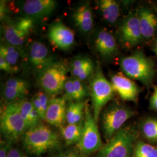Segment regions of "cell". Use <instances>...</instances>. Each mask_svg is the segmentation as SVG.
<instances>
[{"label": "cell", "mask_w": 157, "mask_h": 157, "mask_svg": "<svg viewBox=\"0 0 157 157\" xmlns=\"http://www.w3.org/2000/svg\"><path fill=\"white\" fill-rule=\"evenodd\" d=\"M99 8L104 19L111 23H115L120 15L119 6L114 0H101L98 2Z\"/></svg>", "instance_id": "obj_23"}, {"label": "cell", "mask_w": 157, "mask_h": 157, "mask_svg": "<svg viewBox=\"0 0 157 157\" xmlns=\"http://www.w3.org/2000/svg\"><path fill=\"white\" fill-rule=\"evenodd\" d=\"M67 66L64 62H52L39 74L40 87L48 95L60 93L67 80Z\"/></svg>", "instance_id": "obj_5"}, {"label": "cell", "mask_w": 157, "mask_h": 157, "mask_svg": "<svg viewBox=\"0 0 157 157\" xmlns=\"http://www.w3.org/2000/svg\"><path fill=\"white\" fill-rule=\"evenodd\" d=\"M29 61L30 65L38 74L54 62L46 45L40 41H34L29 50Z\"/></svg>", "instance_id": "obj_12"}, {"label": "cell", "mask_w": 157, "mask_h": 157, "mask_svg": "<svg viewBox=\"0 0 157 157\" xmlns=\"http://www.w3.org/2000/svg\"><path fill=\"white\" fill-rule=\"evenodd\" d=\"M0 128L6 140L16 142L23 136L28 130L19 110L17 102L7 105L1 115Z\"/></svg>", "instance_id": "obj_4"}, {"label": "cell", "mask_w": 157, "mask_h": 157, "mask_svg": "<svg viewBox=\"0 0 157 157\" xmlns=\"http://www.w3.org/2000/svg\"><path fill=\"white\" fill-rule=\"evenodd\" d=\"M154 52L155 53V54L157 56V47L154 49Z\"/></svg>", "instance_id": "obj_38"}, {"label": "cell", "mask_w": 157, "mask_h": 157, "mask_svg": "<svg viewBox=\"0 0 157 157\" xmlns=\"http://www.w3.org/2000/svg\"><path fill=\"white\" fill-rule=\"evenodd\" d=\"M119 36L127 47H133L140 42L143 36L138 17L132 15L125 19L119 29Z\"/></svg>", "instance_id": "obj_11"}, {"label": "cell", "mask_w": 157, "mask_h": 157, "mask_svg": "<svg viewBox=\"0 0 157 157\" xmlns=\"http://www.w3.org/2000/svg\"><path fill=\"white\" fill-rule=\"evenodd\" d=\"M121 67L124 73L130 77L149 85L155 76L154 64L141 52L125 56L121 61Z\"/></svg>", "instance_id": "obj_2"}, {"label": "cell", "mask_w": 157, "mask_h": 157, "mask_svg": "<svg viewBox=\"0 0 157 157\" xmlns=\"http://www.w3.org/2000/svg\"><path fill=\"white\" fill-rule=\"evenodd\" d=\"M29 87L28 83L22 78H10L4 84L3 97L9 104L21 100L28 94Z\"/></svg>", "instance_id": "obj_16"}, {"label": "cell", "mask_w": 157, "mask_h": 157, "mask_svg": "<svg viewBox=\"0 0 157 157\" xmlns=\"http://www.w3.org/2000/svg\"><path fill=\"white\" fill-rule=\"evenodd\" d=\"M76 146L78 151L87 155L98 151L103 146L97 122L87 104L85 107L82 135Z\"/></svg>", "instance_id": "obj_7"}, {"label": "cell", "mask_w": 157, "mask_h": 157, "mask_svg": "<svg viewBox=\"0 0 157 157\" xmlns=\"http://www.w3.org/2000/svg\"><path fill=\"white\" fill-rule=\"evenodd\" d=\"M0 69L1 71L7 73H13L16 72L17 71L16 69L12 67L6 59L1 56H0Z\"/></svg>", "instance_id": "obj_33"}, {"label": "cell", "mask_w": 157, "mask_h": 157, "mask_svg": "<svg viewBox=\"0 0 157 157\" xmlns=\"http://www.w3.org/2000/svg\"><path fill=\"white\" fill-rule=\"evenodd\" d=\"M75 85V101H83L86 95V90L81 80L73 78Z\"/></svg>", "instance_id": "obj_28"}, {"label": "cell", "mask_w": 157, "mask_h": 157, "mask_svg": "<svg viewBox=\"0 0 157 157\" xmlns=\"http://www.w3.org/2000/svg\"><path fill=\"white\" fill-rule=\"evenodd\" d=\"M6 157H27L19 148L12 147Z\"/></svg>", "instance_id": "obj_35"}, {"label": "cell", "mask_w": 157, "mask_h": 157, "mask_svg": "<svg viewBox=\"0 0 157 157\" xmlns=\"http://www.w3.org/2000/svg\"><path fill=\"white\" fill-rule=\"evenodd\" d=\"M95 49L104 57H109L116 54L118 50L116 40L111 34L106 30L100 32L95 41Z\"/></svg>", "instance_id": "obj_17"}, {"label": "cell", "mask_w": 157, "mask_h": 157, "mask_svg": "<svg viewBox=\"0 0 157 157\" xmlns=\"http://www.w3.org/2000/svg\"><path fill=\"white\" fill-rule=\"evenodd\" d=\"M111 83L114 91L117 92L123 100L134 101L137 99L139 92L137 86L123 74L118 73L113 75Z\"/></svg>", "instance_id": "obj_13"}, {"label": "cell", "mask_w": 157, "mask_h": 157, "mask_svg": "<svg viewBox=\"0 0 157 157\" xmlns=\"http://www.w3.org/2000/svg\"><path fill=\"white\" fill-rule=\"evenodd\" d=\"M83 122L78 124H67L59 127L62 137L67 145L78 143L82 135Z\"/></svg>", "instance_id": "obj_22"}, {"label": "cell", "mask_w": 157, "mask_h": 157, "mask_svg": "<svg viewBox=\"0 0 157 157\" xmlns=\"http://www.w3.org/2000/svg\"><path fill=\"white\" fill-rule=\"evenodd\" d=\"M150 104L152 108L157 111V87H155L151 97Z\"/></svg>", "instance_id": "obj_37"}, {"label": "cell", "mask_w": 157, "mask_h": 157, "mask_svg": "<svg viewBox=\"0 0 157 157\" xmlns=\"http://www.w3.org/2000/svg\"><path fill=\"white\" fill-rule=\"evenodd\" d=\"M137 17L143 37L146 39L151 37L157 30V17L150 10L142 8L139 12Z\"/></svg>", "instance_id": "obj_20"}, {"label": "cell", "mask_w": 157, "mask_h": 157, "mask_svg": "<svg viewBox=\"0 0 157 157\" xmlns=\"http://www.w3.org/2000/svg\"><path fill=\"white\" fill-rule=\"evenodd\" d=\"M0 56H2L12 67L17 70V63L19 59L20 52L17 47L10 44H1L0 47Z\"/></svg>", "instance_id": "obj_24"}, {"label": "cell", "mask_w": 157, "mask_h": 157, "mask_svg": "<svg viewBox=\"0 0 157 157\" xmlns=\"http://www.w3.org/2000/svg\"><path fill=\"white\" fill-rule=\"evenodd\" d=\"M12 148V143L7 140H1L0 157H6Z\"/></svg>", "instance_id": "obj_31"}, {"label": "cell", "mask_w": 157, "mask_h": 157, "mask_svg": "<svg viewBox=\"0 0 157 157\" xmlns=\"http://www.w3.org/2000/svg\"><path fill=\"white\" fill-rule=\"evenodd\" d=\"M143 132L146 138L152 141H157V119H148L143 125Z\"/></svg>", "instance_id": "obj_26"}, {"label": "cell", "mask_w": 157, "mask_h": 157, "mask_svg": "<svg viewBox=\"0 0 157 157\" xmlns=\"http://www.w3.org/2000/svg\"><path fill=\"white\" fill-rule=\"evenodd\" d=\"M66 101L63 97L50 99L44 118L48 124L59 127L63 125L66 121Z\"/></svg>", "instance_id": "obj_15"}, {"label": "cell", "mask_w": 157, "mask_h": 157, "mask_svg": "<svg viewBox=\"0 0 157 157\" xmlns=\"http://www.w3.org/2000/svg\"><path fill=\"white\" fill-rule=\"evenodd\" d=\"M73 21L80 31L84 33L89 32L93 26V13L87 4L81 5L73 11Z\"/></svg>", "instance_id": "obj_18"}, {"label": "cell", "mask_w": 157, "mask_h": 157, "mask_svg": "<svg viewBox=\"0 0 157 157\" xmlns=\"http://www.w3.org/2000/svg\"><path fill=\"white\" fill-rule=\"evenodd\" d=\"M56 4L54 0H27L23 4L22 10L27 17L35 21L50 15L56 8Z\"/></svg>", "instance_id": "obj_14"}, {"label": "cell", "mask_w": 157, "mask_h": 157, "mask_svg": "<svg viewBox=\"0 0 157 157\" xmlns=\"http://www.w3.org/2000/svg\"><path fill=\"white\" fill-rule=\"evenodd\" d=\"M134 115L131 109L119 104H113L107 108L102 115V129L107 142Z\"/></svg>", "instance_id": "obj_8"}, {"label": "cell", "mask_w": 157, "mask_h": 157, "mask_svg": "<svg viewBox=\"0 0 157 157\" xmlns=\"http://www.w3.org/2000/svg\"><path fill=\"white\" fill-rule=\"evenodd\" d=\"M34 20L23 17L8 23L4 29V36L8 44L21 47L32 30Z\"/></svg>", "instance_id": "obj_9"}, {"label": "cell", "mask_w": 157, "mask_h": 157, "mask_svg": "<svg viewBox=\"0 0 157 157\" xmlns=\"http://www.w3.org/2000/svg\"><path fill=\"white\" fill-rule=\"evenodd\" d=\"M87 155L80 151H65L61 152L52 157H87Z\"/></svg>", "instance_id": "obj_34"}, {"label": "cell", "mask_w": 157, "mask_h": 157, "mask_svg": "<svg viewBox=\"0 0 157 157\" xmlns=\"http://www.w3.org/2000/svg\"><path fill=\"white\" fill-rule=\"evenodd\" d=\"M133 141L132 130L129 128H121L98 151L96 157H130Z\"/></svg>", "instance_id": "obj_6"}, {"label": "cell", "mask_w": 157, "mask_h": 157, "mask_svg": "<svg viewBox=\"0 0 157 157\" xmlns=\"http://www.w3.org/2000/svg\"><path fill=\"white\" fill-rule=\"evenodd\" d=\"M7 14V6H6V2L4 1H1V6H0V17L1 21L4 20L6 17Z\"/></svg>", "instance_id": "obj_36"}, {"label": "cell", "mask_w": 157, "mask_h": 157, "mask_svg": "<svg viewBox=\"0 0 157 157\" xmlns=\"http://www.w3.org/2000/svg\"><path fill=\"white\" fill-rule=\"evenodd\" d=\"M31 101H32V102L33 104L34 108L37 110V111L39 113L40 118L44 120L45 113H44V111H43V107H42V105L41 104V102L40 101L39 98L37 97V96L36 95H34Z\"/></svg>", "instance_id": "obj_32"}, {"label": "cell", "mask_w": 157, "mask_h": 157, "mask_svg": "<svg viewBox=\"0 0 157 157\" xmlns=\"http://www.w3.org/2000/svg\"><path fill=\"white\" fill-rule=\"evenodd\" d=\"M48 37L51 44L62 50H67L75 43V33L61 22L51 25L48 31Z\"/></svg>", "instance_id": "obj_10"}, {"label": "cell", "mask_w": 157, "mask_h": 157, "mask_svg": "<svg viewBox=\"0 0 157 157\" xmlns=\"http://www.w3.org/2000/svg\"><path fill=\"white\" fill-rule=\"evenodd\" d=\"M93 62L87 57H80L74 59L70 65V72L73 78L82 81L93 76L94 72Z\"/></svg>", "instance_id": "obj_19"}, {"label": "cell", "mask_w": 157, "mask_h": 157, "mask_svg": "<svg viewBox=\"0 0 157 157\" xmlns=\"http://www.w3.org/2000/svg\"><path fill=\"white\" fill-rule=\"evenodd\" d=\"M90 91L93 115L97 122L102 109L112 99L114 93L111 83L105 78L99 64L91 76Z\"/></svg>", "instance_id": "obj_3"}, {"label": "cell", "mask_w": 157, "mask_h": 157, "mask_svg": "<svg viewBox=\"0 0 157 157\" xmlns=\"http://www.w3.org/2000/svg\"></svg>", "instance_id": "obj_39"}, {"label": "cell", "mask_w": 157, "mask_h": 157, "mask_svg": "<svg viewBox=\"0 0 157 157\" xmlns=\"http://www.w3.org/2000/svg\"><path fill=\"white\" fill-rule=\"evenodd\" d=\"M36 95H37V97L39 98L45 115V112L47 109L49 102L50 101L48 95V94H47L44 91H39L36 93Z\"/></svg>", "instance_id": "obj_30"}, {"label": "cell", "mask_w": 157, "mask_h": 157, "mask_svg": "<svg viewBox=\"0 0 157 157\" xmlns=\"http://www.w3.org/2000/svg\"><path fill=\"white\" fill-rule=\"evenodd\" d=\"M17 103L21 115L26 124L28 129H29L30 117L34 108L33 104L32 101H29L26 100H21L17 101Z\"/></svg>", "instance_id": "obj_27"}, {"label": "cell", "mask_w": 157, "mask_h": 157, "mask_svg": "<svg viewBox=\"0 0 157 157\" xmlns=\"http://www.w3.org/2000/svg\"><path fill=\"white\" fill-rule=\"evenodd\" d=\"M63 90L65 94L63 97L67 101H75V85L73 78H67Z\"/></svg>", "instance_id": "obj_29"}, {"label": "cell", "mask_w": 157, "mask_h": 157, "mask_svg": "<svg viewBox=\"0 0 157 157\" xmlns=\"http://www.w3.org/2000/svg\"><path fill=\"white\" fill-rule=\"evenodd\" d=\"M87 102L70 101L67 107L66 122L67 124H76L83 122L85 107Z\"/></svg>", "instance_id": "obj_21"}, {"label": "cell", "mask_w": 157, "mask_h": 157, "mask_svg": "<svg viewBox=\"0 0 157 157\" xmlns=\"http://www.w3.org/2000/svg\"><path fill=\"white\" fill-rule=\"evenodd\" d=\"M22 138L25 149L29 154L36 156L56 150L61 144L56 132L44 124H39L28 129Z\"/></svg>", "instance_id": "obj_1"}, {"label": "cell", "mask_w": 157, "mask_h": 157, "mask_svg": "<svg viewBox=\"0 0 157 157\" xmlns=\"http://www.w3.org/2000/svg\"><path fill=\"white\" fill-rule=\"evenodd\" d=\"M133 157H157V148L140 142L135 147Z\"/></svg>", "instance_id": "obj_25"}]
</instances>
